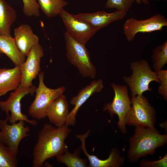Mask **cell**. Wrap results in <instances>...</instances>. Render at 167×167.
Listing matches in <instances>:
<instances>
[{
    "mask_svg": "<svg viewBox=\"0 0 167 167\" xmlns=\"http://www.w3.org/2000/svg\"><path fill=\"white\" fill-rule=\"evenodd\" d=\"M167 26V19L162 15L156 14L142 20L134 18H128L124 23L123 29L126 40L131 42L134 40L135 35L138 33L159 31Z\"/></svg>",
    "mask_w": 167,
    "mask_h": 167,
    "instance_id": "9c48e42d",
    "label": "cell"
},
{
    "mask_svg": "<svg viewBox=\"0 0 167 167\" xmlns=\"http://www.w3.org/2000/svg\"><path fill=\"white\" fill-rule=\"evenodd\" d=\"M36 88L32 86L26 88L21 84L10 94L7 100L5 101H0V109L4 112L8 117V122L11 124L17 121L24 120L33 126L37 125V122L35 119L30 120L28 116L21 112L20 101L25 95L28 94L33 95Z\"/></svg>",
    "mask_w": 167,
    "mask_h": 167,
    "instance_id": "8992f818",
    "label": "cell"
},
{
    "mask_svg": "<svg viewBox=\"0 0 167 167\" xmlns=\"http://www.w3.org/2000/svg\"><path fill=\"white\" fill-rule=\"evenodd\" d=\"M14 37L18 49L25 57L27 56L32 48L39 43L38 37L33 32L30 26L22 24L14 30Z\"/></svg>",
    "mask_w": 167,
    "mask_h": 167,
    "instance_id": "2e32d148",
    "label": "cell"
},
{
    "mask_svg": "<svg viewBox=\"0 0 167 167\" xmlns=\"http://www.w3.org/2000/svg\"><path fill=\"white\" fill-rule=\"evenodd\" d=\"M167 165V154L158 161H154L143 160L140 163V166L141 167H166Z\"/></svg>",
    "mask_w": 167,
    "mask_h": 167,
    "instance_id": "83f0119b",
    "label": "cell"
},
{
    "mask_svg": "<svg viewBox=\"0 0 167 167\" xmlns=\"http://www.w3.org/2000/svg\"><path fill=\"white\" fill-rule=\"evenodd\" d=\"M21 78L20 66L0 69V96L16 89L20 83Z\"/></svg>",
    "mask_w": 167,
    "mask_h": 167,
    "instance_id": "e0dca14e",
    "label": "cell"
},
{
    "mask_svg": "<svg viewBox=\"0 0 167 167\" xmlns=\"http://www.w3.org/2000/svg\"><path fill=\"white\" fill-rule=\"evenodd\" d=\"M154 71L157 72L162 70L167 63V41L156 47L152 56Z\"/></svg>",
    "mask_w": 167,
    "mask_h": 167,
    "instance_id": "603a6c76",
    "label": "cell"
},
{
    "mask_svg": "<svg viewBox=\"0 0 167 167\" xmlns=\"http://www.w3.org/2000/svg\"><path fill=\"white\" fill-rule=\"evenodd\" d=\"M17 155L0 141V167H17Z\"/></svg>",
    "mask_w": 167,
    "mask_h": 167,
    "instance_id": "cb8c5ba5",
    "label": "cell"
},
{
    "mask_svg": "<svg viewBox=\"0 0 167 167\" xmlns=\"http://www.w3.org/2000/svg\"><path fill=\"white\" fill-rule=\"evenodd\" d=\"M135 1L138 4H140L142 3L147 5L149 4V2L148 0H135Z\"/></svg>",
    "mask_w": 167,
    "mask_h": 167,
    "instance_id": "f1b7e54d",
    "label": "cell"
},
{
    "mask_svg": "<svg viewBox=\"0 0 167 167\" xmlns=\"http://www.w3.org/2000/svg\"><path fill=\"white\" fill-rule=\"evenodd\" d=\"M126 14L124 12L118 11L111 13L101 11L93 13H80L74 15L99 30L113 22L123 19Z\"/></svg>",
    "mask_w": 167,
    "mask_h": 167,
    "instance_id": "5bb4252c",
    "label": "cell"
},
{
    "mask_svg": "<svg viewBox=\"0 0 167 167\" xmlns=\"http://www.w3.org/2000/svg\"><path fill=\"white\" fill-rule=\"evenodd\" d=\"M132 105L125 118L126 124L153 128L156 111L146 97L142 94L131 97Z\"/></svg>",
    "mask_w": 167,
    "mask_h": 167,
    "instance_id": "52a82bcc",
    "label": "cell"
},
{
    "mask_svg": "<svg viewBox=\"0 0 167 167\" xmlns=\"http://www.w3.org/2000/svg\"><path fill=\"white\" fill-rule=\"evenodd\" d=\"M135 1V0H107L104 7L106 9H115L116 11L127 13Z\"/></svg>",
    "mask_w": 167,
    "mask_h": 167,
    "instance_id": "d4e9b609",
    "label": "cell"
},
{
    "mask_svg": "<svg viewBox=\"0 0 167 167\" xmlns=\"http://www.w3.org/2000/svg\"><path fill=\"white\" fill-rule=\"evenodd\" d=\"M66 56L70 63L76 67L83 77L94 78L97 71L85 46L73 38L66 31L64 34Z\"/></svg>",
    "mask_w": 167,
    "mask_h": 167,
    "instance_id": "277c9868",
    "label": "cell"
},
{
    "mask_svg": "<svg viewBox=\"0 0 167 167\" xmlns=\"http://www.w3.org/2000/svg\"><path fill=\"white\" fill-rule=\"evenodd\" d=\"M80 148L87 158L91 167H118L122 165L124 158L120 156L119 151L115 148L112 149L109 157L106 160H101L96 156L89 154L85 146V141H81Z\"/></svg>",
    "mask_w": 167,
    "mask_h": 167,
    "instance_id": "ac0fdd59",
    "label": "cell"
},
{
    "mask_svg": "<svg viewBox=\"0 0 167 167\" xmlns=\"http://www.w3.org/2000/svg\"><path fill=\"white\" fill-rule=\"evenodd\" d=\"M135 133L130 139L128 157L132 162L137 161L141 157L153 154L157 148L167 142L166 134L161 135L154 127L136 126Z\"/></svg>",
    "mask_w": 167,
    "mask_h": 167,
    "instance_id": "7a4b0ae2",
    "label": "cell"
},
{
    "mask_svg": "<svg viewBox=\"0 0 167 167\" xmlns=\"http://www.w3.org/2000/svg\"><path fill=\"white\" fill-rule=\"evenodd\" d=\"M160 80L158 89V93L166 101L167 100V70H161L156 72Z\"/></svg>",
    "mask_w": 167,
    "mask_h": 167,
    "instance_id": "4316f807",
    "label": "cell"
},
{
    "mask_svg": "<svg viewBox=\"0 0 167 167\" xmlns=\"http://www.w3.org/2000/svg\"><path fill=\"white\" fill-rule=\"evenodd\" d=\"M39 84L36 88L35 99L29 107L28 113L32 117L40 120L46 117L47 109L51 103L66 91L63 86L55 89L46 86L44 82V72L38 74Z\"/></svg>",
    "mask_w": 167,
    "mask_h": 167,
    "instance_id": "5b68a950",
    "label": "cell"
},
{
    "mask_svg": "<svg viewBox=\"0 0 167 167\" xmlns=\"http://www.w3.org/2000/svg\"><path fill=\"white\" fill-rule=\"evenodd\" d=\"M104 88L102 79L94 80L89 84L80 90L76 96H73L70 103L74 107L67 117L65 125L67 126L70 125L74 126L76 122V115L80 107L90 96L95 93L101 92Z\"/></svg>",
    "mask_w": 167,
    "mask_h": 167,
    "instance_id": "4fadbf2b",
    "label": "cell"
},
{
    "mask_svg": "<svg viewBox=\"0 0 167 167\" xmlns=\"http://www.w3.org/2000/svg\"><path fill=\"white\" fill-rule=\"evenodd\" d=\"M0 55H1V54H0Z\"/></svg>",
    "mask_w": 167,
    "mask_h": 167,
    "instance_id": "4dcf8cb0",
    "label": "cell"
},
{
    "mask_svg": "<svg viewBox=\"0 0 167 167\" xmlns=\"http://www.w3.org/2000/svg\"><path fill=\"white\" fill-rule=\"evenodd\" d=\"M59 15L62 20L66 32L74 39L85 44L98 30L87 22L74 17L64 9Z\"/></svg>",
    "mask_w": 167,
    "mask_h": 167,
    "instance_id": "8fae6325",
    "label": "cell"
},
{
    "mask_svg": "<svg viewBox=\"0 0 167 167\" xmlns=\"http://www.w3.org/2000/svg\"><path fill=\"white\" fill-rule=\"evenodd\" d=\"M80 153L79 148L76 149L73 153L67 150L64 153L56 157V160L58 162L64 164L68 167H87L88 160L80 158Z\"/></svg>",
    "mask_w": 167,
    "mask_h": 167,
    "instance_id": "7402d4cb",
    "label": "cell"
},
{
    "mask_svg": "<svg viewBox=\"0 0 167 167\" xmlns=\"http://www.w3.org/2000/svg\"><path fill=\"white\" fill-rule=\"evenodd\" d=\"M40 9L48 17L52 18L59 15L67 2L64 0H36Z\"/></svg>",
    "mask_w": 167,
    "mask_h": 167,
    "instance_id": "44dd1931",
    "label": "cell"
},
{
    "mask_svg": "<svg viewBox=\"0 0 167 167\" xmlns=\"http://www.w3.org/2000/svg\"><path fill=\"white\" fill-rule=\"evenodd\" d=\"M153 0V1H156V0ZM163 0L166 1L167 0Z\"/></svg>",
    "mask_w": 167,
    "mask_h": 167,
    "instance_id": "f546056e",
    "label": "cell"
},
{
    "mask_svg": "<svg viewBox=\"0 0 167 167\" xmlns=\"http://www.w3.org/2000/svg\"><path fill=\"white\" fill-rule=\"evenodd\" d=\"M8 117L0 120V141L17 155L21 140L29 135L30 128L25 126V121L20 120L11 124L8 123Z\"/></svg>",
    "mask_w": 167,
    "mask_h": 167,
    "instance_id": "30bf717a",
    "label": "cell"
},
{
    "mask_svg": "<svg viewBox=\"0 0 167 167\" xmlns=\"http://www.w3.org/2000/svg\"><path fill=\"white\" fill-rule=\"evenodd\" d=\"M114 96L112 101L107 103L103 111H108L111 117L117 114L119 121L118 125L121 131L125 134L126 132L125 120L126 116L131 108V102L127 86L112 83Z\"/></svg>",
    "mask_w": 167,
    "mask_h": 167,
    "instance_id": "ba28073f",
    "label": "cell"
},
{
    "mask_svg": "<svg viewBox=\"0 0 167 167\" xmlns=\"http://www.w3.org/2000/svg\"><path fill=\"white\" fill-rule=\"evenodd\" d=\"M23 12L27 16L39 17L40 15L39 5L36 0H22Z\"/></svg>",
    "mask_w": 167,
    "mask_h": 167,
    "instance_id": "484cf974",
    "label": "cell"
},
{
    "mask_svg": "<svg viewBox=\"0 0 167 167\" xmlns=\"http://www.w3.org/2000/svg\"><path fill=\"white\" fill-rule=\"evenodd\" d=\"M44 55L43 47L39 43L35 45L27 56V59L20 66L21 78L20 84L24 88L32 85V81L35 79L41 71V58Z\"/></svg>",
    "mask_w": 167,
    "mask_h": 167,
    "instance_id": "7c38bea8",
    "label": "cell"
},
{
    "mask_svg": "<svg viewBox=\"0 0 167 167\" xmlns=\"http://www.w3.org/2000/svg\"><path fill=\"white\" fill-rule=\"evenodd\" d=\"M15 9L5 0H0V35L10 36L11 28L16 19Z\"/></svg>",
    "mask_w": 167,
    "mask_h": 167,
    "instance_id": "ffe728a7",
    "label": "cell"
},
{
    "mask_svg": "<svg viewBox=\"0 0 167 167\" xmlns=\"http://www.w3.org/2000/svg\"><path fill=\"white\" fill-rule=\"evenodd\" d=\"M0 53L6 54L15 66H20L26 60L25 57L19 50L11 36L0 35Z\"/></svg>",
    "mask_w": 167,
    "mask_h": 167,
    "instance_id": "d6986e66",
    "label": "cell"
},
{
    "mask_svg": "<svg viewBox=\"0 0 167 167\" xmlns=\"http://www.w3.org/2000/svg\"><path fill=\"white\" fill-rule=\"evenodd\" d=\"M70 112L66 96L61 94L52 102L48 107L46 116L50 122L58 127L66 125Z\"/></svg>",
    "mask_w": 167,
    "mask_h": 167,
    "instance_id": "9a60e30c",
    "label": "cell"
},
{
    "mask_svg": "<svg viewBox=\"0 0 167 167\" xmlns=\"http://www.w3.org/2000/svg\"><path fill=\"white\" fill-rule=\"evenodd\" d=\"M130 67L132 74L130 76H124L123 79L128 86L131 97L141 95L147 91H151L149 84L152 82L159 83L157 74L151 69L146 60L133 61L131 63Z\"/></svg>",
    "mask_w": 167,
    "mask_h": 167,
    "instance_id": "3957f363",
    "label": "cell"
},
{
    "mask_svg": "<svg viewBox=\"0 0 167 167\" xmlns=\"http://www.w3.org/2000/svg\"><path fill=\"white\" fill-rule=\"evenodd\" d=\"M71 130L65 125L56 128L46 123L39 131L33 151L32 167H41L47 160L68 150L65 142Z\"/></svg>",
    "mask_w": 167,
    "mask_h": 167,
    "instance_id": "6da1fadb",
    "label": "cell"
}]
</instances>
